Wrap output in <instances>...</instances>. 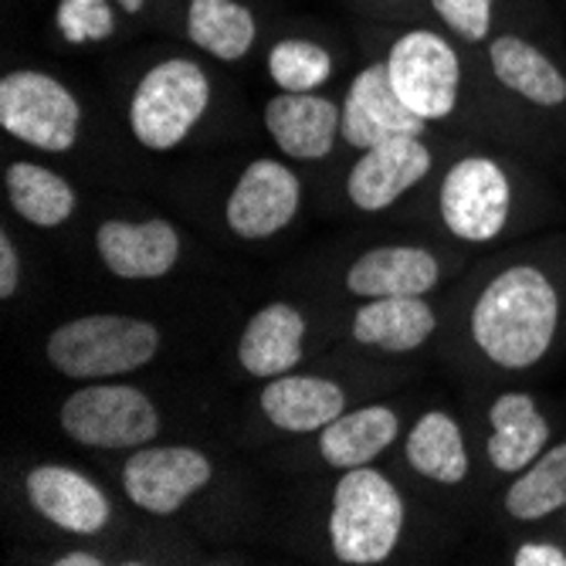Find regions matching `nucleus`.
<instances>
[{
  "instance_id": "obj_20",
  "label": "nucleus",
  "mask_w": 566,
  "mask_h": 566,
  "mask_svg": "<svg viewBox=\"0 0 566 566\" xmlns=\"http://www.w3.org/2000/svg\"><path fill=\"white\" fill-rule=\"evenodd\" d=\"M438 319L421 295L370 298L353 319V339L387 353H410L434 333Z\"/></svg>"
},
{
  "instance_id": "obj_1",
  "label": "nucleus",
  "mask_w": 566,
  "mask_h": 566,
  "mask_svg": "<svg viewBox=\"0 0 566 566\" xmlns=\"http://www.w3.org/2000/svg\"><path fill=\"white\" fill-rule=\"evenodd\" d=\"M559 326V295L536 265L499 272L472 308L479 349L505 370H530L549 353Z\"/></svg>"
},
{
  "instance_id": "obj_28",
  "label": "nucleus",
  "mask_w": 566,
  "mask_h": 566,
  "mask_svg": "<svg viewBox=\"0 0 566 566\" xmlns=\"http://www.w3.org/2000/svg\"><path fill=\"white\" fill-rule=\"evenodd\" d=\"M59 31L69 44L102 41L116 31V18L109 0H62L59 4Z\"/></svg>"
},
{
  "instance_id": "obj_8",
  "label": "nucleus",
  "mask_w": 566,
  "mask_h": 566,
  "mask_svg": "<svg viewBox=\"0 0 566 566\" xmlns=\"http://www.w3.org/2000/svg\"><path fill=\"white\" fill-rule=\"evenodd\" d=\"M512 187L489 157L458 160L441 184V218L461 241H492L509 221Z\"/></svg>"
},
{
  "instance_id": "obj_31",
  "label": "nucleus",
  "mask_w": 566,
  "mask_h": 566,
  "mask_svg": "<svg viewBox=\"0 0 566 566\" xmlns=\"http://www.w3.org/2000/svg\"><path fill=\"white\" fill-rule=\"evenodd\" d=\"M516 566H566V549L549 546V543H526L512 556Z\"/></svg>"
},
{
  "instance_id": "obj_29",
  "label": "nucleus",
  "mask_w": 566,
  "mask_h": 566,
  "mask_svg": "<svg viewBox=\"0 0 566 566\" xmlns=\"http://www.w3.org/2000/svg\"><path fill=\"white\" fill-rule=\"evenodd\" d=\"M438 18L465 41H485L492 31V0H431Z\"/></svg>"
},
{
  "instance_id": "obj_11",
  "label": "nucleus",
  "mask_w": 566,
  "mask_h": 566,
  "mask_svg": "<svg viewBox=\"0 0 566 566\" xmlns=\"http://www.w3.org/2000/svg\"><path fill=\"white\" fill-rule=\"evenodd\" d=\"M431 170V153L421 136H390L370 146L346 177V193L359 211H384L400 193L418 187Z\"/></svg>"
},
{
  "instance_id": "obj_9",
  "label": "nucleus",
  "mask_w": 566,
  "mask_h": 566,
  "mask_svg": "<svg viewBox=\"0 0 566 566\" xmlns=\"http://www.w3.org/2000/svg\"><path fill=\"white\" fill-rule=\"evenodd\" d=\"M211 482V461L203 451L187 444L139 448L123 469V489L133 505L149 516H174V512Z\"/></svg>"
},
{
  "instance_id": "obj_3",
  "label": "nucleus",
  "mask_w": 566,
  "mask_h": 566,
  "mask_svg": "<svg viewBox=\"0 0 566 566\" xmlns=\"http://www.w3.org/2000/svg\"><path fill=\"white\" fill-rule=\"evenodd\" d=\"M44 349L72 380H109L146 367L160 349V329L133 316H82L51 333Z\"/></svg>"
},
{
  "instance_id": "obj_6",
  "label": "nucleus",
  "mask_w": 566,
  "mask_h": 566,
  "mask_svg": "<svg viewBox=\"0 0 566 566\" xmlns=\"http://www.w3.org/2000/svg\"><path fill=\"white\" fill-rule=\"evenodd\" d=\"M0 126L21 143L65 153L78 139V98L44 72H11L0 82Z\"/></svg>"
},
{
  "instance_id": "obj_17",
  "label": "nucleus",
  "mask_w": 566,
  "mask_h": 566,
  "mask_svg": "<svg viewBox=\"0 0 566 566\" xmlns=\"http://www.w3.org/2000/svg\"><path fill=\"white\" fill-rule=\"evenodd\" d=\"M305 339V319L295 305L272 302L251 316L238 339V359L251 377L275 380L298 367Z\"/></svg>"
},
{
  "instance_id": "obj_4",
  "label": "nucleus",
  "mask_w": 566,
  "mask_h": 566,
  "mask_svg": "<svg viewBox=\"0 0 566 566\" xmlns=\"http://www.w3.org/2000/svg\"><path fill=\"white\" fill-rule=\"evenodd\" d=\"M211 102V82L190 59H170L149 69L133 92L129 126L149 149L180 146Z\"/></svg>"
},
{
  "instance_id": "obj_14",
  "label": "nucleus",
  "mask_w": 566,
  "mask_h": 566,
  "mask_svg": "<svg viewBox=\"0 0 566 566\" xmlns=\"http://www.w3.org/2000/svg\"><path fill=\"white\" fill-rule=\"evenodd\" d=\"M98 259L116 279H164L180 259V234L167 221H106L95 231Z\"/></svg>"
},
{
  "instance_id": "obj_16",
  "label": "nucleus",
  "mask_w": 566,
  "mask_h": 566,
  "mask_svg": "<svg viewBox=\"0 0 566 566\" xmlns=\"http://www.w3.org/2000/svg\"><path fill=\"white\" fill-rule=\"evenodd\" d=\"M441 279L438 259L424 248L384 244L359 254L346 272V289L364 298L384 295H428Z\"/></svg>"
},
{
  "instance_id": "obj_27",
  "label": "nucleus",
  "mask_w": 566,
  "mask_h": 566,
  "mask_svg": "<svg viewBox=\"0 0 566 566\" xmlns=\"http://www.w3.org/2000/svg\"><path fill=\"white\" fill-rule=\"evenodd\" d=\"M269 72L282 92H316L319 85L329 82L333 59H329V51L316 41L289 38V41H279L272 48Z\"/></svg>"
},
{
  "instance_id": "obj_2",
  "label": "nucleus",
  "mask_w": 566,
  "mask_h": 566,
  "mask_svg": "<svg viewBox=\"0 0 566 566\" xmlns=\"http://www.w3.org/2000/svg\"><path fill=\"white\" fill-rule=\"evenodd\" d=\"M403 530V499L394 482L367 465L346 469L333 492L329 543L339 563H384Z\"/></svg>"
},
{
  "instance_id": "obj_32",
  "label": "nucleus",
  "mask_w": 566,
  "mask_h": 566,
  "mask_svg": "<svg viewBox=\"0 0 566 566\" xmlns=\"http://www.w3.org/2000/svg\"><path fill=\"white\" fill-rule=\"evenodd\" d=\"M59 566H102V559L95 553H65L62 559H55Z\"/></svg>"
},
{
  "instance_id": "obj_19",
  "label": "nucleus",
  "mask_w": 566,
  "mask_h": 566,
  "mask_svg": "<svg viewBox=\"0 0 566 566\" xmlns=\"http://www.w3.org/2000/svg\"><path fill=\"white\" fill-rule=\"evenodd\" d=\"M262 410L279 431L308 434L333 424L346 410V394L326 377L282 374L262 390Z\"/></svg>"
},
{
  "instance_id": "obj_15",
  "label": "nucleus",
  "mask_w": 566,
  "mask_h": 566,
  "mask_svg": "<svg viewBox=\"0 0 566 566\" xmlns=\"http://www.w3.org/2000/svg\"><path fill=\"white\" fill-rule=\"evenodd\" d=\"M265 126L292 160H323L343 133V109L316 92H279L265 106Z\"/></svg>"
},
{
  "instance_id": "obj_5",
  "label": "nucleus",
  "mask_w": 566,
  "mask_h": 566,
  "mask_svg": "<svg viewBox=\"0 0 566 566\" xmlns=\"http://www.w3.org/2000/svg\"><path fill=\"white\" fill-rule=\"evenodd\" d=\"M62 431L85 448L129 451L160 434V415L136 387L92 384L62 403Z\"/></svg>"
},
{
  "instance_id": "obj_7",
  "label": "nucleus",
  "mask_w": 566,
  "mask_h": 566,
  "mask_svg": "<svg viewBox=\"0 0 566 566\" xmlns=\"http://www.w3.org/2000/svg\"><path fill=\"white\" fill-rule=\"evenodd\" d=\"M387 72L394 92L403 98V106L418 113L424 123L454 113L461 88V62L441 34L407 31L403 38H397L387 55Z\"/></svg>"
},
{
  "instance_id": "obj_21",
  "label": "nucleus",
  "mask_w": 566,
  "mask_h": 566,
  "mask_svg": "<svg viewBox=\"0 0 566 566\" xmlns=\"http://www.w3.org/2000/svg\"><path fill=\"white\" fill-rule=\"evenodd\" d=\"M400 431V421L390 407L384 403H370V407H356V410H343V415L323 428L319 434V454L326 465L333 469H359L370 465L377 454H384L394 438Z\"/></svg>"
},
{
  "instance_id": "obj_12",
  "label": "nucleus",
  "mask_w": 566,
  "mask_h": 566,
  "mask_svg": "<svg viewBox=\"0 0 566 566\" xmlns=\"http://www.w3.org/2000/svg\"><path fill=\"white\" fill-rule=\"evenodd\" d=\"M424 126L428 123L418 113H410L394 92L387 62L370 65L353 78L343 106V139L349 146L370 149L390 136H421Z\"/></svg>"
},
{
  "instance_id": "obj_10",
  "label": "nucleus",
  "mask_w": 566,
  "mask_h": 566,
  "mask_svg": "<svg viewBox=\"0 0 566 566\" xmlns=\"http://www.w3.org/2000/svg\"><path fill=\"white\" fill-rule=\"evenodd\" d=\"M298 177L279 160H254L228 197V228L238 238L259 241L279 234L298 211Z\"/></svg>"
},
{
  "instance_id": "obj_26",
  "label": "nucleus",
  "mask_w": 566,
  "mask_h": 566,
  "mask_svg": "<svg viewBox=\"0 0 566 566\" xmlns=\"http://www.w3.org/2000/svg\"><path fill=\"white\" fill-rule=\"evenodd\" d=\"M566 509V441L546 448L505 492V512L520 523L546 520Z\"/></svg>"
},
{
  "instance_id": "obj_23",
  "label": "nucleus",
  "mask_w": 566,
  "mask_h": 566,
  "mask_svg": "<svg viewBox=\"0 0 566 566\" xmlns=\"http://www.w3.org/2000/svg\"><path fill=\"white\" fill-rule=\"evenodd\" d=\"M407 461L410 469L421 472L431 482L458 485L469 475V451L461 428L444 410H428V415L410 428L407 434Z\"/></svg>"
},
{
  "instance_id": "obj_25",
  "label": "nucleus",
  "mask_w": 566,
  "mask_h": 566,
  "mask_svg": "<svg viewBox=\"0 0 566 566\" xmlns=\"http://www.w3.org/2000/svg\"><path fill=\"white\" fill-rule=\"evenodd\" d=\"M254 14L238 0H190L187 34L221 62H241L254 44Z\"/></svg>"
},
{
  "instance_id": "obj_18",
  "label": "nucleus",
  "mask_w": 566,
  "mask_h": 566,
  "mask_svg": "<svg viewBox=\"0 0 566 566\" xmlns=\"http://www.w3.org/2000/svg\"><path fill=\"white\" fill-rule=\"evenodd\" d=\"M489 461L505 475H520L549 448V424L530 394H502L489 410Z\"/></svg>"
},
{
  "instance_id": "obj_30",
  "label": "nucleus",
  "mask_w": 566,
  "mask_h": 566,
  "mask_svg": "<svg viewBox=\"0 0 566 566\" xmlns=\"http://www.w3.org/2000/svg\"><path fill=\"white\" fill-rule=\"evenodd\" d=\"M21 285V254L11 234H0V298H11Z\"/></svg>"
},
{
  "instance_id": "obj_24",
  "label": "nucleus",
  "mask_w": 566,
  "mask_h": 566,
  "mask_svg": "<svg viewBox=\"0 0 566 566\" xmlns=\"http://www.w3.org/2000/svg\"><path fill=\"white\" fill-rule=\"evenodd\" d=\"M4 184L11 208L34 228H59L75 214V190L55 170L38 164H11Z\"/></svg>"
},
{
  "instance_id": "obj_33",
  "label": "nucleus",
  "mask_w": 566,
  "mask_h": 566,
  "mask_svg": "<svg viewBox=\"0 0 566 566\" xmlns=\"http://www.w3.org/2000/svg\"><path fill=\"white\" fill-rule=\"evenodd\" d=\"M116 4H119L123 11H129V14H139V11H143V4H146V0H116Z\"/></svg>"
},
{
  "instance_id": "obj_13",
  "label": "nucleus",
  "mask_w": 566,
  "mask_h": 566,
  "mask_svg": "<svg viewBox=\"0 0 566 566\" xmlns=\"http://www.w3.org/2000/svg\"><path fill=\"white\" fill-rule=\"evenodd\" d=\"M28 499L51 526L95 536L109 526L113 505L95 482H88L82 472L65 465H38L24 479Z\"/></svg>"
},
{
  "instance_id": "obj_22",
  "label": "nucleus",
  "mask_w": 566,
  "mask_h": 566,
  "mask_svg": "<svg viewBox=\"0 0 566 566\" xmlns=\"http://www.w3.org/2000/svg\"><path fill=\"white\" fill-rule=\"evenodd\" d=\"M489 62L495 78L536 106H563L566 75L543 55L536 44L520 34H502L489 44Z\"/></svg>"
}]
</instances>
